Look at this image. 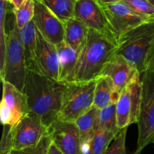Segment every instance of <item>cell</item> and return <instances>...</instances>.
Here are the masks:
<instances>
[{"instance_id": "6da1fadb", "label": "cell", "mask_w": 154, "mask_h": 154, "mask_svg": "<svg viewBox=\"0 0 154 154\" xmlns=\"http://www.w3.org/2000/svg\"><path fill=\"white\" fill-rule=\"evenodd\" d=\"M66 83L29 69L23 91L28 98L31 113L49 125L58 118Z\"/></svg>"}, {"instance_id": "7a4b0ae2", "label": "cell", "mask_w": 154, "mask_h": 154, "mask_svg": "<svg viewBox=\"0 0 154 154\" xmlns=\"http://www.w3.org/2000/svg\"><path fill=\"white\" fill-rule=\"evenodd\" d=\"M118 43L108 35L90 29L78 57L75 82H89L100 76L105 65L117 54Z\"/></svg>"}, {"instance_id": "3957f363", "label": "cell", "mask_w": 154, "mask_h": 154, "mask_svg": "<svg viewBox=\"0 0 154 154\" xmlns=\"http://www.w3.org/2000/svg\"><path fill=\"white\" fill-rule=\"evenodd\" d=\"M154 44V16L125 33L118 42L117 54L132 62L138 72H144L145 59Z\"/></svg>"}, {"instance_id": "277c9868", "label": "cell", "mask_w": 154, "mask_h": 154, "mask_svg": "<svg viewBox=\"0 0 154 154\" xmlns=\"http://www.w3.org/2000/svg\"><path fill=\"white\" fill-rule=\"evenodd\" d=\"M28 71L23 46L14 18L13 27L8 32L4 65L0 69L1 80L11 83L23 91Z\"/></svg>"}, {"instance_id": "5b68a950", "label": "cell", "mask_w": 154, "mask_h": 154, "mask_svg": "<svg viewBox=\"0 0 154 154\" xmlns=\"http://www.w3.org/2000/svg\"><path fill=\"white\" fill-rule=\"evenodd\" d=\"M96 79L66 83L57 119L75 122L80 116L89 111L94 103Z\"/></svg>"}, {"instance_id": "8992f818", "label": "cell", "mask_w": 154, "mask_h": 154, "mask_svg": "<svg viewBox=\"0 0 154 154\" xmlns=\"http://www.w3.org/2000/svg\"><path fill=\"white\" fill-rule=\"evenodd\" d=\"M141 102L138 124V141L134 154L141 151L154 140V72L146 70L141 74Z\"/></svg>"}, {"instance_id": "52a82bcc", "label": "cell", "mask_w": 154, "mask_h": 154, "mask_svg": "<svg viewBox=\"0 0 154 154\" xmlns=\"http://www.w3.org/2000/svg\"><path fill=\"white\" fill-rule=\"evenodd\" d=\"M142 84L141 73L137 72L120 93L117 106V127L119 129L128 128L137 123L141 102Z\"/></svg>"}, {"instance_id": "ba28073f", "label": "cell", "mask_w": 154, "mask_h": 154, "mask_svg": "<svg viewBox=\"0 0 154 154\" xmlns=\"http://www.w3.org/2000/svg\"><path fill=\"white\" fill-rule=\"evenodd\" d=\"M2 82L0 119L2 125H14L31 112L26 94L6 81Z\"/></svg>"}, {"instance_id": "9c48e42d", "label": "cell", "mask_w": 154, "mask_h": 154, "mask_svg": "<svg viewBox=\"0 0 154 154\" xmlns=\"http://www.w3.org/2000/svg\"><path fill=\"white\" fill-rule=\"evenodd\" d=\"M102 5L117 43L125 33L150 18L135 13L123 1Z\"/></svg>"}, {"instance_id": "30bf717a", "label": "cell", "mask_w": 154, "mask_h": 154, "mask_svg": "<svg viewBox=\"0 0 154 154\" xmlns=\"http://www.w3.org/2000/svg\"><path fill=\"white\" fill-rule=\"evenodd\" d=\"M48 133V127L42 119L30 112L13 126V149L23 150L35 146Z\"/></svg>"}, {"instance_id": "8fae6325", "label": "cell", "mask_w": 154, "mask_h": 154, "mask_svg": "<svg viewBox=\"0 0 154 154\" xmlns=\"http://www.w3.org/2000/svg\"><path fill=\"white\" fill-rule=\"evenodd\" d=\"M52 142L64 154H82L80 132L75 122L57 119L49 125Z\"/></svg>"}, {"instance_id": "7c38bea8", "label": "cell", "mask_w": 154, "mask_h": 154, "mask_svg": "<svg viewBox=\"0 0 154 154\" xmlns=\"http://www.w3.org/2000/svg\"><path fill=\"white\" fill-rule=\"evenodd\" d=\"M33 21L42 36L54 45L65 41L64 23L38 0H35Z\"/></svg>"}, {"instance_id": "4fadbf2b", "label": "cell", "mask_w": 154, "mask_h": 154, "mask_svg": "<svg viewBox=\"0 0 154 154\" xmlns=\"http://www.w3.org/2000/svg\"><path fill=\"white\" fill-rule=\"evenodd\" d=\"M74 18L84 23L89 29L105 33L114 39L102 4L98 0H77Z\"/></svg>"}, {"instance_id": "5bb4252c", "label": "cell", "mask_w": 154, "mask_h": 154, "mask_svg": "<svg viewBox=\"0 0 154 154\" xmlns=\"http://www.w3.org/2000/svg\"><path fill=\"white\" fill-rule=\"evenodd\" d=\"M36 72L59 81V59L57 46L47 40L38 29Z\"/></svg>"}, {"instance_id": "9a60e30c", "label": "cell", "mask_w": 154, "mask_h": 154, "mask_svg": "<svg viewBox=\"0 0 154 154\" xmlns=\"http://www.w3.org/2000/svg\"><path fill=\"white\" fill-rule=\"evenodd\" d=\"M137 72L138 69L132 62L117 54L105 65L100 75L109 77L117 91L121 93Z\"/></svg>"}, {"instance_id": "2e32d148", "label": "cell", "mask_w": 154, "mask_h": 154, "mask_svg": "<svg viewBox=\"0 0 154 154\" xmlns=\"http://www.w3.org/2000/svg\"><path fill=\"white\" fill-rule=\"evenodd\" d=\"M56 46L59 59V81L64 83L75 82L79 53L71 48L65 41Z\"/></svg>"}, {"instance_id": "e0dca14e", "label": "cell", "mask_w": 154, "mask_h": 154, "mask_svg": "<svg viewBox=\"0 0 154 154\" xmlns=\"http://www.w3.org/2000/svg\"><path fill=\"white\" fill-rule=\"evenodd\" d=\"M65 42L80 54L87 42L90 29L84 23L75 18L64 21Z\"/></svg>"}, {"instance_id": "ac0fdd59", "label": "cell", "mask_w": 154, "mask_h": 154, "mask_svg": "<svg viewBox=\"0 0 154 154\" xmlns=\"http://www.w3.org/2000/svg\"><path fill=\"white\" fill-rule=\"evenodd\" d=\"M120 92L117 91L112 80L108 76L100 75L96 79L93 106L102 109L118 101Z\"/></svg>"}, {"instance_id": "d6986e66", "label": "cell", "mask_w": 154, "mask_h": 154, "mask_svg": "<svg viewBox=\"0 0 154 154\" xmlns=\"http://www.w3.org/2000/svg\"><path fill=\"white\" fill-rule=\"evenodd\" d=\"M99 110V109L93 106L89 111L80 116L75 121L80 132L82 154H86L89 144L95 134Z\"/></svg>"}, {"instance_id": "ffe728a7", "label": "cell", "mask_w": 154, "mask_h": 154, "mask_svg": "<svg viewBox=\"0 0 154 154\" xmlns=\"http://www.w3.org/2000/svg\"><path fill=\"white\" fill-rule=\"evenodd\" d=\"M19 33L23 46L28 69L36 71L37 27L33 20L21 30H19Z\"/></svg>"}, {"instance_id": "44dd1931", "label": "cell", "mask_w": 154, "mask_h": 154, "mask_svg": "<svg viewBox=\"0 0 154 154\" xmlns=\"http://www.w3.org/2000/svg\"><path fill=\"white\" fill-rule=\"evenodd\" d=\"M116 104H111L102 109H99L96 120V129L107 130L114 133H118L121 129L117 127V106Z\"/></svg>"}, {"instance_id": "7402d4cb", "label": "cell", "mask_w": 154, "mask_h": 154, "mask_svg": "<svg viewBox=\"0 0 154 154\" xmlns=\"http://www.w3.org/2000/svg\"><path fill=\"white\" fill-rule=\"evenodd\" d=\"M117 133L98 128L92 138L86 154H105Z\"/></svg>"}, {"instance_id": "603a6c76", "label": "cell", "mask_w": 154, "mask_h": 154, "mask_svg": "<svg viewBox=\"0 0 154 154\" xmlns=\"http://www.w3.org/2000/svg\"><path fill=\"white\" fill-rule=\"evenodd\" d=\"M54 12L63 22L74 17L77 0H38Z\"/></svg>"}, {"instance_id": "cb8c5ba5", "label": "cell", "mask_w": 154, "mask_h": 154, "mask_svg": "<svg viewBox=\"0 0 154 154\" xmlns=\"http://www.w3.org/2000/svg\"><path fill=\"white\" fill-rule=\"evenodd\" d=\"M12 4L6 0H0V69L4 65L8 33L6 32L7 15Z\"/></svg>"}, {"instance_id": "d4e9b609", "label": "cell", "mask_w": 154, "mask_h": 154, "mask_svg": "<svg viewBox=\"0 0 154 154\" xmlns=\"http://www.w3.org/2000/svg\"><path fill=\"white\" fill-rule=\"evenodd\" d=\"M15 23L18 30L31 22L35 14V0H25L18 8H13Z\"/></svg>"}, {"instance_id": "484cf974", "label": "cell", "mask_w": 154, "mask_h": 154, "mask_svg": "<svg viewBox=\"0 0 154 154\" xmlns=\"http://www.w3.org/2000/svg\"><path fill=\"white\" fill-rule=\"evenodd\" d=\"M132 11L146 18L154 16V5L148 0H122Z\"/></svg>"}, {"instance_id": "4316f807", "label": "cell", "mask_w": 154, "mask_h": 154, "mask_svg": "<svg viewBox=\"0 0 154 154\" xmlns=\"http://www.w3.org/2000/svg\"><path fill=\"white\" fill-rule=\"evenodd\" d=\"M126 133L127 128L120 130L109 145L105 154H132L129 153L126 149Z\"/></svg>"}, {"instance_id": "83f0119b", "label": "cell", "mask_w": 154, "mask_h": 154, "mask_svg": "<svg viewBox=\"0 0 154 154\" xmlns=\"http://www.w3.org/2000/svg\"><path fill=\"white\" fill-rule=\"evenodd\" d=\"M13 126L3 125V132L0 145V154H8L13 150Z\"/></svg>"}, {"instance_id": "f1b7e54d", "label": "cell", "mask_w": 154, "mask_h": 154, "mask_svg": "<svg viewBox=\"0 0 154 154\" xmlns=\"http://www.w3.org/2000/svg\"><path fill=\"white\" fill-rule=\"evenodd\" d=\"M51 143L52 139L48 131V134L44 136L37 145L23 149L21 150V154H47Z\"/></svg>"}, {"instance_id": "f546056e", "label": "cell", "mask_w": 154, "mask_h": 154, "mask_svg": "<svg viewBox=\"0 0 154 154\" xmlns=\"http://www.w3.org/2000/svg\"><path fill=\"white\" fill-rule=\"evenodd\" d=\"M146 70L154 72V44L147 54L144 66V72Z\"/></svg>"}, {"instance_id": "4dcf8cb0", "label": "cell", "mask_w": 154, "mask_h": 154, "mask_svg": "<svg viewBox=\"0 0 154 154\" xmlns=\"http://www.w3.org/2000/svg\"><path fill=\"white\" fill-rule=\"evenodd\" d=\"M47 154H64L54 143H51Z\"/></svg>"}, {"instance_id": "1f68e13d", "label": "cell", "mask_w": 154, "mask_h": 154, "mask_svg": "<svg viewBox=\"0 0 154 154\" xmlns=\"http://www.w3.org/2000/svg\"><path fill=\"white\" fill-rule=\"evenodd\" d=\"M25 0H11V3L13 5L14 8H18L23 5Z\"/></svg>"}, {"instance_id": "d6a6232c", "label": "cell", "mask_w": 154, "mask_h": 154, "mask_svg": "<svg viewBox=\"0 0 154 154\" xmlns=\"http://www.w3.org/2000/svg\"><path fill=\"white\" fill-rule=\"evenodd\" d=\"M122 1V0H98L99 3H101L102 5H105V4H110V3H114V2H120Z\"/></svg>"}, {"instance_id": "836d02e7", "label": "cell", "mask_w": 154, "mask_h": 154, "mask_svg": "<svg viewBox=\"0 0 154 154\" xmlns=\"http://www.w3.org/2000/svg\"><path fill=\"white\" fill-rule=\"evenodd\" d=\"M8 154H21V150H16V149H13L11 151L10 153Z\"/></svg>"}, {"instance_id": "e575fe53", "label": "cell", "mask_w": 154, "mask_h": 154, "mask_svg": "<svg viewBox=\"0 0 154 154\" xmlns=\"http://www.w3.org/2000/svg\"><path fill=\"white\" fill-rule=\"evenodd\" d=\"M148 1L150 2H151L152 4H153V5H154V0H148Z\"/></svg>"}, {"instance_id": "d590c367", "label": "cell", "mask_w": 154, "mask_h": 154, "mask_svg": "<svg viewBox=\"0 0 154 154\" xmlns=\"http://www.w3.org/2000/svg\"><path fill=\"white\" fill-rule=\"evenodd\" d=\"M6 1H8V2H11V0H6Z\"/></svg>"}, {"instance_id": "8d00e7d4", "label": "cell", "mask_w": 154, "mask_h": 154, "mask_svg": "<svg viewBox=\"0 0 154 154\" xmlns=\"http://www.w3.org/2000/svg\"><path fill=\"white\" fill-rule=\"evenodd\" d=\"M153 144H154V140H153Z\"/></svg>"}]
</instances>
